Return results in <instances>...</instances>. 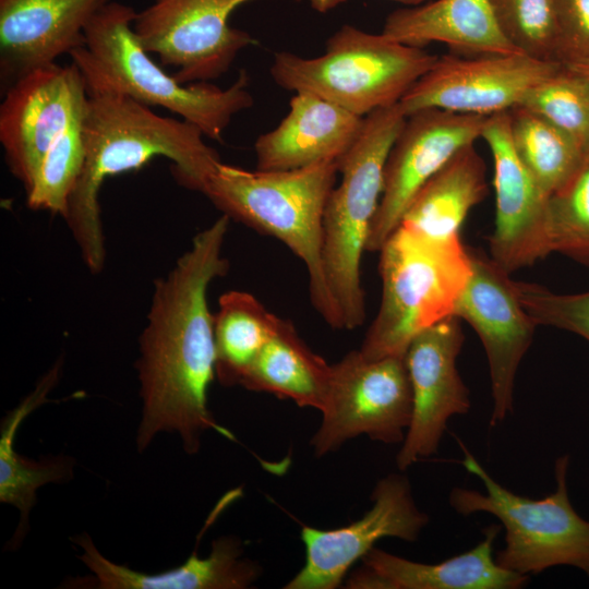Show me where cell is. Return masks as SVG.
<instances>
[{"label":"cell","instance_id":"obj_16","mask_svg":"<svg viewBox=\"0 0 589 589\" xmlns=\"http://www.w3.org/2000/svg\"><path fill=\"white\" fill-rule=\"evenodd\" d=\"M87 97L77 68L56 62L12 85L0 105V143L10 172L27 193L48 149Z\"/></svg>","mask_w":589,"mask_h":589},{"label":"cell","instance_id":"obj_26","mask_svg":"<svg viewBox=\"0 0 589 589\" xmlns=\"http://www.w3.org/2000/svg\"><path fill=\"white\" fill-rule=\"evenodd\" d=\"M280 321L250 292L230 290L219 297L214 340L216 376L223 385H240Z\"/></svg>","mask_w":589,"mask_h":589},{"label":"cell","instance_id":"obj_14","mask_svg":"<svg viewBox=\"0 0 589 589\" xmlns=\"http://www.w3.org/2000/svg\"><path fill=\"white\" fill-rule=\"evenodd\" d=\"M373 506L359 520L336 529L301 528L305 562L286 589H335L350 567L385 537L417 541L429 522L413 500L407 477L390 473L372 493Z\"/></svg>","mask_w":589,"mask_h":589},{"label":"cell","instance_id":"obj_10","mask_svg":"<svg viewBox=\"0 0 589 589\" xmlns=\"http://www.w3.org/2000/svg\"><path fill=\"white\" fill-rule=\"evenodd\" d=\"M250 1L155 0L137 12L133 29L160 65L176 69V81L209 82L225 74L241 50L257 44L229 25L233 11Z\"/></svg>","mask_w":589,"mask_h":589},{"label":"cell","instance_id":"obj_2","mask_svg":"<svg viewBox=\"0 0 589 589\" xmlns=\"http://www.w3.org/2000/svg\"><path fill=\"white\" fill-rule=\"evenodd\" d=\"M83 132L85 161L63 219L84 264L98 274L106 261L99 192L108 177L137 170L164 156L172 163L171 172L179 184L202 192L221 160L196 125L159 116L122 94L87 95Z\"/></svg>","mask_w":589,"mask_h":589},{"label":"cell","instance_id":"obj_35","mask_svg":"<svg viewBox=\"0 0 589 589\" xmlns=\"http://www.w3.org/2000/svg\"><path fill=\"white\" fill-rule=\"evenodd\" d=\"M565 65H567L569 69H572L578 75H580L587 82V84L589 85V60L574 62V63H567Z\"/></svg>","mask_w":589,"mask_h":589},{"label":"cell","instance_id":"obj_8","mask_svg":"<svg viewBox=\"0 0 589 589\" xmlns=\"http://www.w3.org/2000/svg\"><path fill=\"white\" fill-rule=\"evenodd\" d=\"M467 471L482 481L485 493L453 488L452 508L462 516L488 513L505 529V546L495 554L498 565L521 575L555 566H572L589 577V520L573 507L567 485L569 455L555 461V490L543 498L517 495L496 482L464 448Z\"/></svg>","mask_w":589,"mask_h":589},{"label":"cell","instance_id":"obj_17","mask_svg":"<svg viewBox=\"0 0 589 589\" xmlns=\"http://www.w3.org/2000/svg\"><path fill=\"white\" fill-rule=\"evenodd\" d=\"M481 139L491 151L494 168L491 259L510 274L546 256L543 229L548 199L516 154L508 111L489 116Z\"/></svg>","mask_w":589,"mask_h":589},{"label":"cell","instance_id":"obj_32","mask_svg":"<svg viewBox=\"0 0 589 589\" xmlns=\"http://www.w3.org/2000/svg\"><path fill=\"white\" fill-rule=\"evenodd\" d=\"M520 301L538 325L574 333L589 342V290L557 293L543 286L517 281Z\"/></svg>","mask_w":589,"mask_h":589},{"label":"cell","instance_id":"obj_15","mask_svg":"<svg viewBox=\"0 0 589 589\" xmlns=\"http://www.w3.org/2000/svg\"><path fill=\"white\" fill-rule=\"evenodd\" d=\"M454 315L420 332L405 361L412 389V416L396 462L406 470L437 452L448 420L470 409L469 390L456 361L465 335Z\"/></svg>","mask_w":589,"mask_h":589},{"label":"cell","instance_id":"obj_33","mask_svg":"<svg viewBox=\"0 0 589 589\" xmlns=\"http://www.w3.org/2000/svg\"><path fill=\"white\" fill-rule=\"evenodd\" d=\"M553 8L558 62L589 60V0H553Z\"/></svg>","mask_w":589,"mask_h":589},{"label":"cell","instance_id":"obj_19","mask_svg":"<svg viewBox=\"0 0 589 589\" xmlns=\"http://www.w3.org/2000/svg\"><path fill=\"white\" fill-rule=\"evenodd\" d=\"M502 526L492 524L471 550L435 564L413 562L373 548L347 579L350 589H518L529 576L497 564L494 542Z\"/></svg>","mask_w":589,"mask_h":589},{"label":"cell","instance_id":"obj_6","mask_svg":"<svg viewBox=\"0 0 589 589\" xmlns=\"http://www.w3.org/2000/svg\"><path fill=\"white\" fill-rule=\"evenodd\" d=\"M405 121L399 103L372 111L357 141L337 160L341 180L325 206L323 262L342 329L365 321L361 260L383 193L385 163Z\"/></svg>","mask_w":589,"mask_h":589},{"label":"cell","instance_id":"obj_3","mask_svg":"<svg viewBox=\"0 0 589 589\" xmlns=\"http://www.w3.org/2000/svg\"><path fill=\"white\" fill-rule=\"evenodd\" d=\"M137 12L108 0L87 23L84 45L69 56L87 95L117 93L163 107L196 125L204 136L223 141L232 118L254 104L250 76L242 69L227 88L209 82L181 84L155 63L133 29Z\"/></svg>","mask_w":589,"mask_h":589},{"label":"cell","instance_id":"obj_11","mask_svg":"<svg viewBox=\"0 0 589 589\" xmlns=\"http://www.w3.org/2000/svg\"><path fill=\"white\" fill-rule=\"evenodd\" d=\"M560 64L525 53L441 56L399 106L406 117L426 108L492 116L518 106Z\"/></svg>","mask_w":589,"mask_h":589},{"label":"cell","instance_id":"obj_22","mask_svg":"<svg viewBox=\"0 0 589 589\" xmlns=\"http://www.w3.org/2000/svg\"><path fill=\"white\" fill-rule=\"evenodd\" d=\"M382 33L419 48L444 43L466 56L521 53L501 32L490 0H431L397 9Z\"/></svg>","mask_w":589,"mask_h":589},{"label":"cell","instance_id":"obj_31","mask_svg":"<svg viewBox=\"0 0 589 589\" xmlns=\"http://www.w3.org/2000/svg\"><path fill=\"white\" fill-rule=\"evenodd\" d=\"M497 25L521 53L558 62L553 0H490Z\"/></svg>","mask_w":589,"mask_h":589},{"label":"cell","instance_id":"obj_25","mask_svg":"<svg viewBox=\"0 0 589 589\" xmlns=\"http://www.w3.org/2000/svg\"><path fill=\"white\" fill-rule=\"evenodd\" d=\"M330 377L332 365L305 345L290 321L281 318L240 385L322 411Z\"/></svg>","mask_w":589,"mask_h":589},{"label":"cell","instance_id":"obj_24","mask_svg":"<svg viewBox=\"0 0 589 589\" xmlns=\"http://www.w3.org/2000/svg\"><path fill=\"white\" fill-rule=\"evenodd\" d=\"M61 371L58 361L39 381L36 388L2 420L0 434V501L16 507L20 521L11 540L17 546L28 530L29 513L36 501V491L44 484L64 482L73 477V458L64 455L43 461L26 459L14 449L15 434L23 420L40 405L56 385Z\"/></svg>","mask_w":589,"mask_h":589},{"label":"cell","instance_id":"obj_4","mask_svg":"<svg viewBox=\"0 0 589 589\" xmlns=\"http://www.w3.org/2000/svg\"><path fill=\"white\" fill-rule=\"evenodd\" d=\"M337 173L334 160L281 171H251L220 161L201 193L230 219L274 237L299 257L311 304L330 327L342 329L323 262L324 212Z\"/></svg>","mask_w":589,"mask_h":589},{"label":"cell","instance_id":"obj_23","mask_svg":"<svg viewBox=\"0 0 589 589\" xmlns=\"http://www.w3.org/2000/svg\"><path fill=\"white\" fill-rule=\"evenodd\" d=\"M486 194L484 160L469 144L422 185L399 225L432 239L459 237L468 213Z\"/></svg>","mask_w":589,"mask_h":589},{"label":"cell","instance_id":"obj_20","mask_svg":"<svg viewBox=\"0 0 589 589\" xmlns=\"http://www.w3.org/2000/svg\"><path fill=\"white\" fill-rule=\"evenodd\" d=\"M364 119L315 94L294 93L286 117L256 139V169L293 170L337 161L359 137Z\"/></svg>","mask_w":589,"mask_h":589},{"label":"cell","instance_id":"obj_9","mask_svg":"<svg viewBox=\"0 0 589 589\" xmlns=\"http://www.w3.org/2000/svg\"><path fill=\"white\" fill-rule=\"evenodd\" d=\"M322 423L311 440L317 457L361 434L385 444L402 443L412 416V389L405 356L365 359L359 350L332 365Z\"/></svg>","mask_w":589,"mask_h":589},{"label":"cell","instance_id":"obj_28","mask_svg":"<svg viewBox=\"0 0 589 589\" xmlns=\"http://www.w3.org/2000/svg\"><path fill=\"white\" fill-rule=\"evenodd\" d=\"M86 99L75 107L68 124L45 155L35 181L26 193L29 208L64 217L85 161L83 113Z\"/></svg>","mask_w":589,"mask_h":589},{"label":"cell","instance_id":"obj_21","mask_svg":"<svg viewBox=\"0 0 589 589\" xmlns=\"http://www.w3.org/2000/svg\"><path fill=\"white\" fill-rule=\"evenodd\" d=\"M82 549L79 558L95 575L100 589H243L257 578L260 567L242 557L241 541L220 537L213 541L208 556L197 552L180 566L158 574H146L106 558L88 534L74 538Z\"/></svg>","mask_w":589,"mask_h":589},{"label":"cell","instance_id":"obj_5","mask_svg":"<svg viewBox=\"0 0 589 589\" xmlns=\"http://www.w3.org/2000/svg\"><path fill=\"white\" fill-rule=\"evenodd\" d=\"M378 252L380 308L359 349L369 360L404 357L420 332L454 315L472 271L460 236L432 239L399 225Z\"/></svg>","mask_w":589,"mask_h":589},{"label":"cell","instance_id":"obj_1","mask_svg":"<svg viewBox=\"0 0 589 589\" xmlns=\"http://www.w3.org/2000/svg\"><path fill=\"white\" fill-rule=\"evenodd\" d=\"M230 220L223 214L197 232L173 267L155 280L136 361L143 404L139 452L160 432L178 433L191 455L207 430L233 438L208 408L216 353L207 297L211 284L229 271L223 249Z\"/></svg>","mask_w":589,"mask_h":589},{"label":"cell","instance_id":"obj_29","mask_svg":"<svg viewBox=\"0 0 589 589\" xmlns=\"http://www.w3.org/2000/svg\"><path fill=\"white\" fill-rule=\"evenodd\" d=\"M546 255L555 252L589 266V148L568 180L548 197Z\"/></svg>","mask_w":589,"mask_h":589},{"label":"cell","instance_id":"obj_18","mask_svg":"<svg viewBox=\"0 0 589 589\" xmlns=\"http://www.w3.org/2000/svg\"><path fill=\"white\" fill-rule=\"evenodd\" d=\"M108 0H0L3 95L29 72L84 45V31Z\"/></svg>","mask_w":589,"mask_h":589},{"label":"cell","instance_id":"obj_12","mask_svg":"<svg viewBox=\"0 0 589 589\" xmlns=\"http://www.w3.org/2000/svg\"><path fill=\"white\" fill-rule=\"evenodd\" d=\"M472 271L454 316L466 321L485 350L493 398L491 425L514 409V387L519 364L538 324L524 308L517 281L491 257L470 250Z\"/></svg>","mask_w":589,"mask_h":589},{"label":"cell","instance_id":"obj_13","mask_svg":"<svg viewBox=\"0 0 589 589\" xmlns=\"http://www.w3.org/2000/svg\"><path fill=\"white\" fill-rule=\"evenodd\" d=\"M488 117L437 108L406 117L385 163L383 193L365 251H380L422 185L458 151L481 139Z\"/></svg>","mask_w":589,"mask_h":589},{"label":"cell","instance_id":"obj_34","mask_svg":"<svg viewBox=\"0 0 589 589\" xmlns=\"http://www.w3.org/2000/svg\"><path fill=\"white\" fill-rule=\"evenodd\" d=\"M306 1L309 2L310 7L314 11L318 13H326L339 7L341 3L346 2L347 0H306ZM393 1H397L406 5L416 7V5H420L425 2H429L431 0H393Z\"/></svg>","mask_w":589,"mask_h":589},{"label":"cell","instance_id":"obj_30","mask_svg":"<svg viewBox=\"0 0 589 589\" xmlns=\"http://www.w3.org/2000/svg\"><path fill=\"white\" fill-rule=\"evenodd\" d=\"M518 106L557 127L585 152L589 148V85L567 65L561 63Z\"/></svg>","mask_w":589,"mask_h":589},{"label":"cell","instance_id":"obj_27","mask_svg":"<svg viewBox=\"0 0 589 589\" xmlns=\"http://www.w3.org/2000/svg\"><path fill=\"white\" fill-rule=\"evenodd\" d=\"M516 154L548 199L580 164L585 151L565 132L522 106L508 110Z\"/></svg>","mask_w":589,"mask_h":589},{"label":"cell","instance_id":"obj_7","mask_svg":"<svg viewBox=\"0 0 589 589\" xmlns=\"http://www.w3.org/2000/svg\"><path fill=\"white\" fill-rule=\"evenodd\" d=\"M325 48L313 58L275 53L272 79L284 89L315 94L361 117L398 104L438 58L350 24L338 28Z\"/></svg>","mask_w":589,"mask_h":589}]
</instances>
